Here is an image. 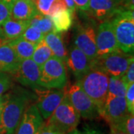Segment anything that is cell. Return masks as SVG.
Listing matches in <instances>:
<instances>
[{
    "label": "cell",
    "mask_w": 134,
    "mask_h": 134,
    "mask_svg": "<svg viewBox=\"0 0 134 134\" xmlns=\"http://www.w3.org/2000/svg\"><path fill=\"white\" fill-rule=\"evenodd\" d=\"M40 66L31 58L23 60L11 75L22 85L34 89L39 86Z\"/></svg>",
    "instance_id": "cell-12"
},
{
    "label": "cell",
    "mask_w": 134,
    "mask_h": 134,
    "mask_svg": "<svg viewBox=\"0 0 134 134\" xmlns=\"http://www.w3.org/2000/svg\"><path fill=\"white\" fill-rule=\"evenodd\" d=\"M54 1L55 0H37L36 2V6L39 13L47 16L48 10Z\"/></svg>",
    "instance_id": "cell-30"
},
{
    "label": "cell",
    "mask_w": 134,
    "mask_h": 134,
    "mask_svg": "<svg viewBox=\"0 0 134 134\" xmlns=\"http://www.w3.org/2000/svg\"><path fill=\"white\" fill-rule=\"evenodd\" d=\"M66 64L77 81L91 69V60L75 45H72L70 48Z\"/></svg>",
    "instance_id": "cell-14"
},
{
    "label": "cell",
    "mask_w": 134,
    "mask_h": 134,
    "mask_svg": "<svg viewBox=\"0 0 134 134\" xmlns=\"http://www.w3.org/2000/svg\"><path fill=\"white\" fill-rule=\"evenodd\" d=\"M110 134H127L125 133V132H122L119 130L115 129V127H110Z\"/></svg>",
    "instance_id": "cell-37"
},
{
    "label": "cell",
    "mask_w": 134,
    "mask_h": 134,
    "mask_svg": "<svg viewBox=\"0 0 134 134\" xmlns=\"http://www.w3.org/2000/svg\"><path fill=\"white\" fill-rule=\"evenodd\" d=\"M39 130H38V131H37V133H35V134H39Z\"/></svg>",
    "instance_id": "cell-42"
},
{
    "label": "cell",
    "mask_w": 134,
    "mask_h": 134,
    "mask_svg": "<svg viewBox=\"0 0 134 134\" xmlns=\"http://www.w3.org/2000/svg\"><path fill=\"white\" fill-rule=\"evenodd\" d=\"M10 18V8L0 0V25Z\"/></svg>",
    "instance_id": "cell-33"
},
{
    "label": "cell",
    "mask_w": 134,
    "mask_h": 134,
    "mask_svg": "<svg viewBox=\"0 0 134 134\" xmlns=\"http://www.w3.org/2000/svg\"><path fill=\"white\" fill-rule=\"evenodd\" d=\"M44 36L45 34L40 29L29 25V26L25 29L21 37L31 43L37 44L44 39Z\"/></svg>",
    "instance_id": "cell-26"
},
{
    "label": "cell",
    "mask_w": 134,
    "mask_h": 134,
    "mask_svg": "<svg viewBox=\"0 0 134 134\" xmlns=\"http://www.w3.org/2000/svg\"><path fill=\"white\" fill-rule=\"evenodd\" d=\"M65 9H67V6L63 0H55L48 10L47 16H48L49 17H52V16L58 14V12Z\"/></svg>",
    "instance_id": "cell-29"
},
{
    "label": "cell",
    "mask_w": 134,
    "mask_h": 134,
    "mask_svg": "<svg viewBox=\"0 0 134 134\" xmlns=\"http://www.w3.org/2000/svg\"><path fill=\"white\" fill-rule=\"evenodd\" d=\"M65 93L81 117L89 120L100 117L99 109L82 89L78 81L69 86Z\"/></svg>",
    "instance_id": "cell-7"
},
{
    "label": "cell",
    "mask_w": 134,
    "mask_h": 134,
    "mask_svg": "<svg viewBox=\"0 0 134 134\" xmlns=\"http://www.w3.org/2000/svg\"><path fill=\"white\" fill-rule=\"evenodd\" d=\"M127 85L121 77H110L108 94L118 97H125Z\"/></svg>",
    "instance_id": "cell-24"
},
{
    "label": "cell",
    "mask_w": 134,
    "mask_h": 134,
    "mask_svg": "<svg viewBox=\"0 0 134 134\" xmlns=\"http://www.w3.org/2000/svg\"><path fill=\"white\" fill-rule=\"evenodd\" d=\"M124 9L118 0H90L88 12L92 18L105 21L111 19Z\"/></svg>",
    "instance_id": "cell-13"
},
{
    "label": "cell",
    "mask_w": 134,
    "mask_h": 134,
    "mask_svg": "<svg viewBox=\"0 0 134 134\" xmlns=\"http://www.w3.org/2000/svg\"><path fill=\"white\" fill-rule=\"evenodd\" d=\"M118 1H119L120 2H121V5H122V7H123V3H124V2H125V0H118ZM124 9H125V8H124Z\"/></svg>",
    "instance_id": "cell-40"
},
{
    "label": "cell",
    "mask_w": 134,
    "mask_h": 134,
    "mask_svg": "<svg viewBox=\"0 0 134 134\" xmlns=\"http://www.w3.org/2000/svg\"><path fill=\"white\" fill-rule=\"evenodd\" d=\"M2 1L5 3V5H8L10 8H11V6H12V5L14 3L16 0H2Z\"/></svg>",
    "instance_id": "cell-38"
},
{
    "label": "cell",
    "mask_w": 134,
    "mask_h": 134,
    "mask_svg": "<svg viewBox=\"0 0 134 134\" xmlns=\"http://www.w3.org/2000/svg\"><path fill=\"white\" fill-rule=\"evenodd\" d=\"M11 78L8 73L0 72V96L8 91L11 86Z\"/></svg>",
    "instance_id": "cell-28"
},
{
    "label": "cell",
    "mask_w": 134,
    "mask_h": 134,
    "mask_svg": "<svg viewBox=\"0 0 134 134\" xmlns=\"http://www.w3.org/2000/svg\"><path fill=\"white\" fill-rule=\"evenodd\" d=\"M133 59V54L125 53L119 49L93 59L91 60V69H99L110 77H122Z\"/></svg>",
    "instance_id": "cell-5"
},
{
    "label": "cell",
    "mask_w": 134,
    "mask_h": 134,
    "mask_svg": "<svg viewBox=\"0 0 134 134\" xmlns=\"http://www.w3.org/2000/svg\"><path fill=\"white\" fill-rule=\"evenodd\" d=\"M121 77L127 86L130 83H134V59L130 61L127 71Z\"/></svg>",
    "instance_id": "cell-31"
},
{
    "label": "cell",
    "mask_w": 134,
    "mask_h": 134,
    "mask_svg": "<svg viewBox=\"0 0 134 134\" xmlns=\"http://www.w3.org/2000/svg\"><path fill=\"white\" fill-rule=\"evenodd\" d=\"M96 37V23L92 20L78 23L76 25L74 36V45L80 48L91 60L98 56Z\"/></svg>",
    "instance_id": "cell-8"
},
{
    "label": "cell",
    "mask_w": 134,
    "mask_h": 134,
    "mask_svg": "<svg viewBox=\"0 0 134 134\" xmlns=\"http://www.w3.org/2000/svg\"><path fill=\"white\" fill-rule=\"evenodd\" d=\"M53 56L54 55L52 50L43 39L37 44L31 59L40 67Z\"/></svg>",
    "instance_id": "cell-22"
},
{
    "label": "cell",
    "mask_w": 134,
    "mask_h": 134,
    "mask_svg": "<svg viewBox=\"0 0 134 134\" xmlns=\"http://www.w3.org/2000/svg\"><path fill=\"white\" fill-rule=\"evenodd\" d=\"M80 119L81 115L79 113L72 105L66 94L64 93L61 102L48 118L46 124L67 134L76 128L80 122Z\"/></svg>",
    "instance_id": "cell-4"
},
{
    "label": "cell",
    "mask_w": 134,
    "mask_h": 134,
    "mask_svg": "<svg viewBox=\"0 0 134 134\" xmlns=\"http://www.w3.org/2000/svg\"><path fill=\"white\" fill-rule=\"evenodd\" d=\"M125 96L128 112L130 113L134 114V83L127 86Z\"/></svg>",
    "instance_id": "cell-27"
},
{
    "label": "cell",
    "mask_w": 134,
    "mask_h": 134,
    "mask_svg": "<svg viewBox=\"0 0 134 134\" xmlns=\"http://www.w3.org/2000/svg\"><path fill=\"white\" fill-rule=\"evenodd\" d=\"M4 43V38H3V36H2V34L1 31V29H0V43Z\"/></svg>",
    "instance_id": "cell-39"
},
{
    "label": "cell",
    "mask_w": 134,
    "mask_h": 134,
    "mask_svg": "<svg viewBox=\"0 0 134 134\" xmlns=\"http://www.w3.org/2000/svg\"><path fill=\"white\" fill-rule=\"evenodd\" d=\"M96 43L98 56L113 52L119 49L110 19L103 21L98 26L96 29Z\"/></svg>",
    "instance_id": "cell-11"
},
{
    "label": "cell",
    "mask_w": 134,
    "mask_h": 134,
    "mask_svg": "<svg viewBox=\"0 0 134 134\" xmlns=\"http://www.w3.org/2000/svg\"><path fill=\"white\" fill-rule=\"evenodd\" d=\"M39 13L31 0H16L10 8V17L18 20H30Z\"/></svg>",
    "instance_id": "cell-17"
},
{
    "label": "cell",
    "mask_w": 134,
    "mask_h": 134,
    "mask_svg": "<svg viewBox=\"0 0 134 134\" xmlns=\"http://www.w3.org/2000/svg\"><path fill=\"white\" fill-rule=\"evenodd\" d=\"M39 86L47 89H63L66 85V64L53 56L40 67Z\"/></svg>",
    "instance_id": "cell-6"
},
{
    "label": "cell",
    "mask_w": 134,
    "mask_h": 134,
    "mask_svg": "<svg viewBox=\"0 0 134 134\" xmlns=\"http://www.w3.org/2000/svg\"><path fill=\"white\" fill-rule=\"evenodd\" d=\"M67 6V8L69 9L72 11L73 14H75V10H76V6L73 0H63Z\"/></svg>",
    "instance_id": "cell-36"
},
{
    "label": "cell",
    "mask_w": 134,
    "mask_h": 134,
    "mask_svg": "<svg viewBox=\"0 0 134 134\" xmlns=\"http://www.w3.org/2000/svg\"><path fill=\"white\" fill-rule=\"evenodd\" d=\"M6 43L8 44L13 48L16 56L20 60V61L23 60L31 58L34 51L37 46V44L27 41L26 40H25L21 37L8 42H6Z\"/></svg>",
    "instance_id": "cell-20"
},
{
    "label": "cell",
    "mask_w": 134,
    "mask_h": 134,
    "mask_svg": "<svg viewBox=\"0 0 134 134\" xmlns=\"http://www.w3.org/2000/svg\"><path fill=\"white\" fill-rule=\"evenodd\" d=\"M76 8L82 11H87L90 4V0H73Z\"/></svg>",
    "instance_id": "cell-35"
},
{
    "label": "cell",
    "mask_w": 134,
    "mask_h": 134,
    "mask_svg": "<svg viewBox=\"0 0 134 134\" xmlns=\"http://www.w3.org/2000/svg\"><path fill=\"white\" fill-rule=\"evenodd\" d=\"M73 14L72 11L67 8L52 16L51 19L54 25V31L59 33L67 31L73 23Z\"/></svg>",
    "instance_id": "cell-21"
},
{
    "label": "cell",
    "mask_w": 134,
    "mask_h": 134,
    "mask_svg": "<svg viewBox=\"0 0 134 134\" xmlns=\"http://www.w3.org/2000/svg\"><path fill=\"white\" fill-rule=\"evenodd\" d=\"M36 98V106L44 119H48L58 107L65 92L60 89H47L37 86L32 89Z\"/></svg>",
    "instance_id": "cell-9"
},
{
    "label": "cell",
    "mask_w": 134,
    "mask_h": 134,
    "mask_svg": "<svg viewBox=\"0 0 134 134\" xmlns=\"http://www.w3.org/2000/svg\"><path fill=\"white\" fill-rule=\"evenodd\" d=\"M39 134H65L59 131L58 130L53 128L52 127L46 125V123L43 122L42 127L39 130Z\"/></svg>",
    "instance_id": "cell-34"
},
{
    "label": "cell",
    "mask_w": 134,
    "mask_h": 134,
    "mask_svg": "<svg viewBox=\"0 0 134 134\" xmlns=\"http://www.w3.org/2000/svg\"><path fill=\"white\" fill-rule=\"evenodd\" d=\"M29 20H18L10 18L0 25L4 43L20 37L29 26Z\"/></svg>",
    "instance_id": "cell-16"
},
{
    "label": "cell",
    "mask_w": 134,
    "mask_h": 134,
    "mask_svg": "<svg viewBox=\"0 0 134 134\" xmlns=\"http://www.w3.org/2000/svg\"><path fill=\"white\" fill-rule=\"evenodd\" d=\"M125 97H118L107 94L104 107L100 112V118L110 125L119 123L129 114Z\"/></svg>",
    "instance_id": "cell-10"
},
{
    "label": "cell",
    "mask_w": 134,
    "mask_h": 134,
    "mask_svg": "<svg viewBox=\"0 0 134 134\" xmlns=\"http://www.w3.org/2000/svg\"><path fill=\"white\" fill-rule=\"evenodd\" d=\"M67 134H105L99 129L92 127L89 125H85L81 130L74 129Z\"/></svg>",
    "instance_id": "cell-32"
},
{
    "label": "cell",
    "mask_w": 134,
    "mask_h": 134,
    "mask_svg": "<svg viewBox=\"0 0 134 134\" xmlns=\"http://www.w3.org/2000/svg\"><path fill=\"white\" fill-rule=\"evenodd\" d=\"M111 20L118 47L125 53L133 54L134 49L133 10H122Z\"/></svg>",
    "instance_id": "cell-3"
},
{
    "label": "cell",
    "mask_w": 134,
    "mask_h": 134,
    "mask_svg": "<svg viewBox=\"0 0 134 134\" xmlns=\"http://www.w3.org/2000/svg\"><path fill=\"white\" fill-rule=\"evenodd\" d=\"M110 127H115V129L119 130L122 132L127 134H134V115L132 113H129L125 116L119 123Z\"/></svg>",
    "instance_id": "cell-25"
},
{
    "label": "cell",
    "mask_w": 134,
    "mask_h": 134,
    "mask_svg": "<svg viewBox=\"0 0 134 134\" xmlns=\"http://www.w3.org/2000/svg\"><path fill=\"white\" fill-rule=\"evenodd\" d=\"M43 124L42 115L36 104H29L25 110L16 129V134H35Z\"/></svg>",
    "instance_id": "cell-15"
},
{
    "label": "cell",
    "mask_w": 134,
    "mask_h": 134,
    "mask_svg": "<svg viewBox=\"0 0 134 134\" xmlns=\"http://www.w3.org/2000/svg\"><path fill=\"white\" fill-rule=\"evenodd\" d=\"M35 96L21 87L2 96L0 134H14L25 110Z\"/></svg>",
    "instance_id": "cell-1"
},
{
    "label": "cell",
    "mask_w": 134,
    "mask_h": 134,
    "mask_svg": "<svg viewBox=\"0 0 134 134\" xmlns=\"http://www.w3.org/2000/svg\"><path fill=\"white\" fill-rule=\"evenodd\" d=\"M44 40L52 50L54 57L60 59L66 64L68 53L60 33L52 31L49 33L46 34L44 36Z\"/></svg>",
    "instance_id": "cell-19"
},
{
    "label": "cell",
    "mask_w": 134,
    "mask_h": 134,
    "mask_svg": "<svg viewBox=\"0 0 134 134\" xmlns=\"http://www.w3.org/2000/svg\"><path fill=\"white\" fill-rule=\"evenodd\" d=\"M110 76L96 69H91L78 82L88 96L96 104L100 112L104 107L108 94Z\"/></svg>",
    "instance_id": "cell-2"
},
{
    "label": "cell",
    "mask_w": 134,
    "mask_h": 134,
    "mask_svg": "<svg viewBox=\"0 0 134 134\" xmlns=\"http://www.w3.org/2000/svg\"><path fill=\"white\" fill-rule=\"evenodd\" d=\"M20 60L9 45L0 43V72L11 75L17 69Z\"/></svg>",
    "instance_id": "cell-18"
},
{
    "label": "cell",
    "mask_w": 134,
    "mask_h": 134,
    "mask_svg": "<svg viewBox=\"0 0 134 134\" xmlns=\"http://www.w3.org/2000/svg\"><path fill=\"white\" fill-rule=\"evenodd\" d=\"M29 24L40 29L44 34L54 31V25L51 17L40 13H37L33 18L30 19Z\"/></svg>",
    "instance_id": "cell-23"
},
{
    "label": "cell",
    "mask_w": 134,
    "mask_h": 134,
    "mask_svg": "<svg viewBox=\"0 0 134 134\" xmlns=\"http://www.w3.org/2000/svg\"><path fill=\"white\" fill-rule=\"evenodd\" d=\"M31 1H32L33 2H34L35 4H36V2H37V0H31Z\"/></svg>",
    "instance_id": "cell-41"
}]
</instances>
